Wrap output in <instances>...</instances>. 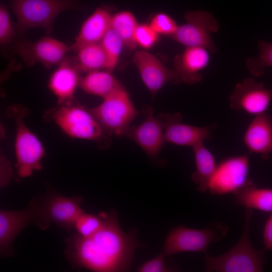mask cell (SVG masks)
<instances>
[{
  "instance_id": "obj_10",
  "label": "cell",
  "mask_w": 272,
  "mask_h": 272,
  "mask_svg": "<svg viewBox=\"0 0 272 272\" xmlns=\"http://www.w3.org/2000/svg\"><path fill=\"white\" fill-rule=\"evenodd\" d=\"M12 48L27 67L40 63L47 69L59 64L71 51V46L47 36L34 42L24 38L17 39Z\"/></svg>"
},
{
  "instance_id": "obj_21",
  "label": "cell",
  "mask_w": 272,
  "mask_h": 272,
  "mask_svg": "<svg viewBox=\"0 0 272 272\" xmlns=\"http://www.w3.org/2000/svg\"><path fill=\"white\" fill-rule=\"evenodd\" d=\"M234 202L246 209L272 212V189L259 188L251 180L234 193Z\"/></svg>"
},
{
  "instance_id": "obj_24",
  "label": "cell",
  "mask_w": 272,
  "mask_h": 272,
  "mask_svg": "<svg viewBox=\"0 0 272 272\" xmlns=\"http://www.w3.org/2000/svg\"><path fill=\"white\" fill-rule=\"evenodd\" d=\"M75 51L76 55L72 59L80 72L107 71L108 59L100 42L82 45Z\"/></svg>"
},
{
  "instance_id": "obj_26",
  "label": "cell",
  "mask_w": 272,
  "mask_h": 272,
  "mask_svg": "<svg viewBox=\"0 0 272 272\" xmlns=\"http://www.w3.org/2000/svg\"><path fill=\"white\" fill-rule=\"evenodd\" d=\"M257 44L259 55L256 57H249L245 61L248 72L255 77L261 76L265 68L272 66V43L257 40Z\"/></svg>"
},
{
  "instance_id": "obj_15",
  "label": "cell",
  "mask_w": 272,
  "mask_h": 272,
  "mask_svg": "<svg viewBox=\"0 0 272 272\" xmlns=\"http://www.w3.org/2000/svg\"><path fill=\"white\" fill-rule=\"evenodd\" d=\"M146 115L144 121L138 125L130 126L125 134L135 143L151 159L158 157L165 143L162 122L154 116L153 108L148 106L143 110Z\"/></svg>"
},
{
  "instance_id": "obj_22",
  "label": "cell",
  "mask_w": 272,
  "mask_h": 272,
  "mask_svg": "<svg viewBox=\"0 0 272 272\" xmlns=\"http://www.w3.org/2000/svg\"><path fill=\"white\" fill-rule=\"evenodd\" d=\"M194 152L195 171L191 176L192 181L197 185L200 192L208 190L210 180L217 164L213 153L200 143L192 148Z\"/></svg>"
},
{
  "instance_id": "obj_27",
  "label": "cell",
  "mask_w": 272,
  "mask_h": 272,
  "mask_svg": "<svg viewBox=\"0 0 272 272\" xmlns=\"http://www.w3.org/2000/svg\"><path fill=\"white\" fill-rule=\"evenodd\" d=\"M100 43L108 59L107 71L111 72L116 67L124 46L123 40L119 34L111 27L102 39Z\"/></svg>"
},
{
  "instance_id": "obj_4",
  "label": "cell",
  "mask_w": 272,
  "mask_h": 272,
  "mask_svg": "<svg viewBox=\"0 0 272 272\" xmlns=\"http://www.w3.org/2000/svg\"><path fill=\"white\" fill-rule=\"evenodd\" d=\"M53 121L70 137L96 142L100 148L111 144L110 136L88 110L74 103L58 106L47 112Z\"/></svg>"
},
{
  "instance_id": "obj_17",
  "label": "cell",
  "mask_w": 272,
  "mask_h": 272,
  "mask_svg": "<svg viewBox=\"0 0 272 272\" xmlns=\"http://www.w3.org/2000/svg\"><path fill=\"white\" fill-rule=\"evenodd\" d=\"M80 73L72 59L64 58L51 74L48 86L58 105L75 102L74 96L79 85Z\"/></svg>"
},
{
  "instance_id": "obj_14",
  "label": "cell",
  "mask_w": 272,
  "mask_h": 272,
  "mask_svg": "<svg viewBox=\"0 0 272 272\" xmlns=\"http://www.w3.org/2000/svg\"><path fill=\"white\" fill-rule=\"evenodd\" d=\"M39 197L34 196L24 210L0 211L1 257H9L14 254L13 243L16 238L25 228L34 223Z\"/></svg>"
},
{
  "instance_id": "obj_2",
  "label": "cell",
  "mask_w": 272,
  "mask_h": 272,
  "mask_svg": "<svg viewBox=\"0 0 272 272\" xmlns=\"http://www.w3.org/2000/svg\"><path fill=\"white\" fill-rule=\"evenodd\" d=\"M252 215V209H246L243 231L238 241L231 249L217 256L205 254L206 271H263L266 262L264 251L254 249L250 238Z\"/></svg>"
},
{
  "instance_id": "obj_3",
  "label": "cell",
  "mask_w": 272,
  "mask_h": 272,
  "mask_svg": "<svg viewBox=\"0 0 272 272\" xmlns=\"http://www.w3.org/2000/svg\"><path fill=\"white\" fill-rule=\"evenodd\" d=\"M10 7L17 18L16 31L21 34L33 28H43L50 34L61 13L85 9L79 0H11Z\"/></svg>"
},
{
  "instance_id": "obj_19",
  "label": "cell",
  "mask_w": 272,
  "mask_h": 272,
  "mask_svg": "<svg viewBox=\"0 0 272 272\" xmlns=\"http://www.w3.org/2000/svg\"><path fill=\"white\" fill-rule=\"evenodd\" d=\"M243 141L251 153L264 160L272 156V116L266 112L256 115L248 125Z\"/></svg>"
},
{
  "instance_id": "obj_30",
  "label": "cell",
  "mask_w": 272,
  "mask_h": 272,
  "mask_svg": "<svg viewBox=\"0 0 272 272\" xmlns=\"http://www.w3.org/2000/svg\"><path fill=\"white\" fill-rule=\"evenodd\" d=\"M149 25L159 35H167L171 37L175 33L179 27L173 18L164 13L155 15Z\"/></svg>"
},
{
  "instance_id": "obj_1",
  "label": "cell",
  "mask_w": 272,
  "mask_h": 272,
  "mask_svg": "<svg viewBox=\"0 0 272 272\" xmlns=\"http://www.w3.org/2000/svg\"><path fill=\"white\" fill-rule=\"evenodd\" d=\"M135 230L121 228L115 210L104 214L102 227L94 234L83 237L74 233L65 239L64 254L73 268L96 272L126 271L137 249L143 246Z\"/></svg>"
},
{
  "instance_id": "obj_11",
  "label": "cell",
  "mask_w": 272,
  "mask_h": 272,
  "mask_svg": "<svg viewBox=\"0 0 272 272\" xmlns=\"http://www.w3.org/2000/svg\"><path fill=\"white\" fill-rule=\"evenodd\" d=\"M247 155L234 156L217 164L208 190L213 194L234 193L250 179Z\"/></svg>"
},
{
  "instance_id": "obj_20",
  "label": "cell",
  "mask_w": 272,
  "mask_h": 272,
  "mask_svg": "<svg viewBox=\"0 0 272 272\" xmlns=\"http://www.w3.org/2000/svg\"><path fill=\"white\" fill-rule=\"evenodd\" d=\"M112 16L107 7L96 8L83 23L74 42L70 45L71 51L85 44L100 42L111 27Z\"/></svg>"
},
{
  "instance_id": "obj_23",
  "label": "cell",
  "mask_w": 272,
  "mask_h": 272,
  "mask_svg": "<svg viewBox=\"0 0 272 272\" xmlns=\"http://www.w3.org/2000/svg\"><path fill=\"white\" fill-rule=\"evenodd\" d=\"M122 86L108 71H95L81 77L79 87L85 92L102 98Z\"/></svg>"
},
{
  "instance_id": "obj_32",
  "label": "cell",
  "mask_w": 272,
  "mask_h": 272,
  "mask_svg": "<svg viewBox=\"0 0 272 272\" xmlns=\"http://www.w3.org/2000/svg\"><path fill=\"white\" fill-rule=\"evenodd\" d=\"M165 253H161L155 258L141 265L138 269L140 272H165L171 271L165 264Z\"/></svg>"
},
{
  "instance_id": "obj_34",
  "label": "cell",
  "mask_w": 272,
  "mask_h": 272,
  "mask_svg": "<svg viewBox=\"0 0 272 272\" xmlns=\"http://www.w3.org/2000/svg\"><path fill=\"white\" fill-rule=\"evenodd\" d=\"M263 241L265 249L272 250V212L264 227Z\"/></svg>"
},
{
  "instance_id": "obj_33",
  "label": "cell",
  "mask_w": 272,
  "mask_h": 272,
  "mask_svg": "<svg viewBox=\"0 0 272 272\" xmlns=\"http://www.w3.org/2000/svg\"><path fill=\"white\" fill-rule=\"evenodd\" d=\"M12 168L9 161L4 156L1 158V186H7L11 178Z\"/></svg>"
},
{
  "instance_id": "obj_16",
  "label": "cell",
  "mask_w": 272,
  "mask_h": 272,
  "mask_svg": "<svg viewBox=\"0 0 272 272\" xmlns=\"http://www.w3.org/2000/svg\"><path fill=\"white\" fill-rule=\"evenodd\" d=\"M145 85L153 97L168 83H180L174 69L165 66L155 56L144 50L137 51L133 57Z\"/></svg>"
},
{
  "instance_id": "obj_29",
  "label": "cell",
  "mask_w": 272,
  "mask_h": 272,
  "mask_svg": "<svg viewBox=\"0 0 272 272\" xmlns=\"http://www.w3.org/2000/svg\"><path fill=\"white\" fill-rule=\"evenodd\" d=\"M16 32L11 22L7 8L3 4L0 6V43L3 47H7L15 43ZM14 45V44H13Z\"/></svg>"
},
{
  "instance_id": "obj_6",
  "label": "cell",
  "mask_w": 272,
  "mask_h": 272,
  "mask_svg": "<svg viewBox=\"0 0 272 272\" xmlns=\"http://www.w3.org/2000/svg\"><path fill=\"white\" fill-rule=\"evenodd\" d=\"M88 109L110 136L117 138L125 135L132 121L142 112L135 108L123 86L98 105Z\"/></svg>"
},
{
  "instance_id": "obj_9",
  "label": "cell",
  "mask_w": 272,
  "mask_h": 272,
  "mask_svg": "<svg viewBox=\"0 0 272 272\" xmlns=\"http://www.w3.org/2000/svg\"><path fill=\"white\" fill-rule=\"evenodd\" d=\"M184 18L185 23L171 37L185 47H203L216 53L217 48L211 35L219 29L218 20L211 13L198 10L186 12Z\"/></svg>"
},
{
  "instance_id": "obj_28",
  "label": "cell",
  "mask_w": 272,
  "mask_h": 272,
  "mask_svg": "<svg viewBox=\"0 0 272 272\" xmlns=\"http://www.w3.org/2000/svg\"><path fill=\"white\" fill-rule=\"evenodd\" d=\"M105 212L97 215L83 211L76 219L74 229L83 237H88L97 232L104 222Z\"/></svg>"
},
{
  "instance_id": "obj_25",
  "label": "cell",
  "mask_w": 272,
  "mask_h": 272,
  "mask_svg": "<svg viewBox=\"0 0 272 272\" xmlns=\"http://www.w3.org/2000/svg\"><path fill=\"white\" fill-rule=\"evenodd\" d=\"M138 25L133 14L128 11H120L111 17V27L119 34L124 46L129 49H134L137 46L134 34Z\"/></svg>"
},
{
  "instance_id": "obj_18",
  "label": "cell",
  "mask_w": 272,
  "mask_h": 272,
  "mask_svg": "<svg viewBox=\"0 0 272 272\" xmlns=\"http://www.w3.org/2000/svg\"><path fill=\"white\" fill-rule=\"evenodd\" d=\"M210 51L199 47H185L174 58V70L180 83L189 85L197 84L203 79L201 72L209 65Z\"/></svg>"
},
{
  "instance_id": "obj_7",
  "label": "cell",
  "mask_w": 272,
  "mask_h": 272,
  "mask_svg": "<svg viewBox=\"0 0 272 272\" xmlns=\"http://www.w3.org/2000/svg\"><path fill=\"white\" fill-rule=\"evenodd\" d=\"M83 202L81 196H65L48 189L42 197H39L34 224L42 230H46L52 224L73 230L76 219L84 211L81 207Z\"/></svg>"
},
{
  "instance_id": "obj_31",
  "label": "cell",
  "mask_w": 272,
  "mask_h": 272,
  "mask_svg": "<svg viewBox=\"0 0 272 272\" xmlns=\"http://www.w3.org/2000/svg\"><path fill=\"white\" fill-rule=\"evenodd\" d=\"M158 39L159 34L150 25L142 24L138 25L134 34V40L137 45L148 49L153 47Z\"/></svg>"
},
{
  "instance_id": "obj_13",
  "label": "cell",
  "mask_w": 272,
  "mask_h": 272,
  "mask_svg": "<svg viewBox=\"0 0 272 272\" xmlns=\"http://www.w3.org/2000/svg\"><path fill=\"white\" fill-rule=\"evenodd\" d=\"M157 117L162 123L165 143L179 146H194L211 138L214 124L196 126L182 122V115L179 113H160Z\"/></svg>"
},
{
  "instance_id": "obj_5",
  "label": "cell",
  "mask_w": 272,
  "mask_h": 272,
  "mask_svg": "<svg viewBox=\"0 0 272 272\" xmlns=\"http://www.w3.org/2000/svg\"><path fill=\"white\" fill-rule=\"evenodd\" d=\"M28 112V109L21 104L11 105L7 110V116L16 123V167L17 175L21 178L31 176L34 171L42 169L41 161L45 153L40 141L24 122V118Z\"/></svg>"
},
{
  "instance_id": "obj_12",
  "label": "cell",
  "mask_w": 272,
  "mask_h": 272,
  "mask_svg": "<svg viewBox=\"0 0 272 272\" xmlns=\"http://www.w3.org/2000/svg\"><path fill=\"white\" fill-rule=\"evenodd\" d=\"M229 101L231 109L255 116L265 112L272 101V89L252 78H246L236 84Z\"/></svg>"
},
{
  "instance_id": "obj_8",
  "label": "cell",
  "mask_w": 272,
  "mask_h": 272,
  "mask_svg": "<svg viewBox=\"0 0 272 272\" xmlns=\"http://www.w3.org/2000/svg\"><path fill=\"white\" fill-rule=\"evenodd\" d=\"M228 227L222 222H214L203 229L178 226L168 233L163 246V252L172 255L182 252L207 253L209 245L224 238Z\"/></svg>"
}]
</instances>
